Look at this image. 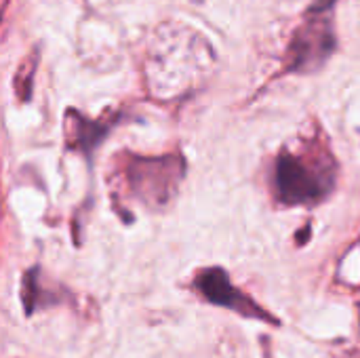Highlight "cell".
I'll return each mask as SVG.
<instances>
[{
  "label": "cell",
  "mask_w": 360,
  "mask_h": 358,
  "mask_svg": "<svg viewBox=\"0 0 360 358\" xmlns=\"http://www.w3.org/2000/svg\"><path fill=\"white\" fill-rule=\"evenodd\" d=\"M42 295H46L40 287V281H38V268H32L27 270V274L23 276V285H21V302H23V308L27 314H32L34 310H38L42 304Z\"/></svg>",
  "instance_id": "cell-6"
},
{
  "label": "cell",
  "mask_w": 360,
  "mask_h": 358,
  "mask_svg": "<svg viewBox=\"0 0 360 358\" xmlns=\"http://www.w3.org/2000/svg\"><path fill=\"white\" fill-rule=\"evenodd\" d=\"M335 2H338V0H314V2L310 4L308 13H310V15H314V13H325V11L331 8Z\"/></svg>",
  "instance_id": "cell-8"
},
{
  "label": "cell",
  "mask_w": 360,
  "mask_h": 358,
  "mask_svg": "<svg viewBox=\"0 0 360 358\" xmlns=\"http://www.w3.org/2000/svg\"><path fill=\"white\" fill-rule=\"evenodd\" d=\"M36 61H38V55H32L23 65L21 70L17 72V78H15V91H19L21 99H30V91H32V76L36 74Z\"/></svg>",
  "instance_id": "cell-7"
},
{
  "label": "cell",
  "mask_w": 360,
  "mask_h": 358,
  "mask_svg": "<svg viewBox=\"0 0 360 358\" xmlns=\"http://www.w3.org/2000/svg\"><path fill=\"white\" fill-rule=\"evenodd\" d=\"M194 289L211 304L215 306H221V308H228V310H234L243 317H249V319H259V321H266V323H276L266 310H262L253 300H249L243 291H238L226 270L221 268H207V270H200L194 279Z\"/></svg>",
  "instance_id": "cell-4"
},
{
  "label": "cell",
  "mask_w": 360,
  "mask_h": 358,
  "mask_svg": "<svg viewBox=\"0 0 360 358\" xmlns=\"http://www.w3.org/2000/svg\"><path fill=\"white\" fill-rule=\"evenodd\" d=\"M274 196L287 207L319 205L335 186V165L329 154L283 150L274 162Z\"/></svg>",
  "instance_id": "cell-1"
},
{
  "label": "cell",
  "mask_w": 360,
  "mask_h": 358,
  "mask_svg": "<svg viewBox=\"0 0 360 358\" xmlns=\"http://www.w3.org/2000/svg\"><path fill=\"white\" fill-rule=\"evenodd\" d=\"M68 116H70V129L65 127V135H68L65 143H68V148L80 150L86 156H91V152L99 146V141H103V137L110 131L112 122L80 118L74 110H70Z\"/></svg>",
  "instance_id": "cell-5"
},
{
  "label": "cell",
  "mask_w": 360,
  "mask_h": 358,
  "mask_svg": "<svg viewBox=\"0 0 360 358\" xmlns=\"http://www.w3.org/2000/svg\"><path fill=\"white\" fill-rule=\"evenodd\" d=\"M124 177L131 192L150 207L167 205L177 192L179 181L186 175V162L181 156H131L124 165Z\"/></svg>",
  "instance_id": "cell-2"
},
{
  "label": "cell",
  "mask_w": 360,
  "mask_h": 358,
  "mask_svg": "<svg viewBox=\"0 0 360 358\" xmlns=\"http://www.w3.org/2000/svg\"><path fill=\"white\" fill-rule=\"evenodd\" d=\"M335 46H338V38L333 32V23L325 19L323 13H314V17L306 19L295 30L287 46L285 72L291 74L316 72L327 63Z\"/></svg>",
  "instance_id": "cell-3"
}]
</instances>
